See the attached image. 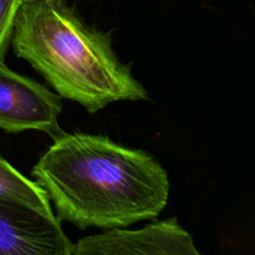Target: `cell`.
<instances>
[{
  "label": "cell",
  "instance_id": "obj_2",
  "mask_svg": "<svg viewBox=\"0 0 255 255\" xmlns=\"http://www.w3.org/2000/svg\"><path fill=\"white\" fill-rule=\"evenodd\" d=\"M11 45L59 96L89 112L116 101L148 99L109 35L85 24L62 0H26L15 19Z\"/></svg>",
  "mask_w": 255,
  "mask_h": 255
},
{
  "label": "cell",
  "instance_id": "obj_1",
  "mask_svg": "<svg viewBox=\"0 0 255 255\" xmlns=\"http://www.w3.org/2000/svg\"><path fill=\"white\" fill-rule=\"evenodd\" d=\"M31 174L59 219L81 229L109 231L154 219L168 202L163 167L147 152L106 136L57 134Z\"/></svg>",
  "mask_w": 255,
  "mask_h": 255
},
{
  "label": "cell",
  "instance_id": "obj_4",
  "mask_svg": "<svg viewBox=\"0 0 255 255\" xmlns=\"http://www.w3.org/2000/svg\"><path fill=\"white\" fill-rule=\"evenodd\" d=\"M74 247L54 212L0 201V255H72Z\"/></svg>",
  "mask_w": 255,
  "mask_h": 255
},
{
  "label": "cell",
  "instance_id": "obj_3",
  "mask_svg": "<svg viewBox=\"0 0 255 255\" xmlns=\"http://www.w3.org/2000/svg\"><path fill=\"white\" fill-rule=\"evenodd\" d=\"M61 111L56 94L0 61V129L9 133L35 129L60 134Z\"/></svg>",
  "mask_w": 255,
  "mask_h": 255
},
{
  "label": "cell",
  "instance_id": "obj_7",
  "mask_svg": "<svg viewBox=\"0 0 255 255\" xmlns=\"http://www.w3.org/2000/svg\"><path fill=\"white\" fill-rule=\"evenodd\" d=\"M25 0H0V61L11 44L15 19Z\"/></svg>",
  "mask_w": 255,
  "mask_h": 255
},
{
  "label": "cell",
  "instance_id": "obj_8",
  "mask_svg": "<svg viewBox=\"0 0 255 255\" xmlns=\"http://www.w3.org/2000/svg\"><path fill=\"white\" fill-rule=\"evenodd\" d=\"M25 1H26V0H25Z\"/></svg>",
  "mask_w": 255,
  "mask_h": 255
},
{
  "label": "cell",
  "instance_id": "obj_5",
  "mask_svg": "<svg viewBox=\"0 0 255 255\" xmlns=\"http://www.w3.org/2000/svg\"><path fill=\"white\" fill-rule=\"evenodd\" d=\"M72 255H202L191 234L176 221L154 222L139 229H109L85 237Z\"/></svg>",
  "mask_w": 255,
  "mask_h": 255
},
{
  "label": "cell",
  "instance_id": "obj_6",
  "mask_svg": "<svg viewBox=\"0 0 255 255\" xmlns=\"http://www.w3.org/2000/svg\"><path fill=\"white\" fill-rule=\"evenodd\" d=\"M0 201L25 203L44 212H52L45 189L37 182L17 172L11 164L0 156Z\"/></svg>",
  "mask_w": 255,
  "mask_h": 255
}]
</instances>
